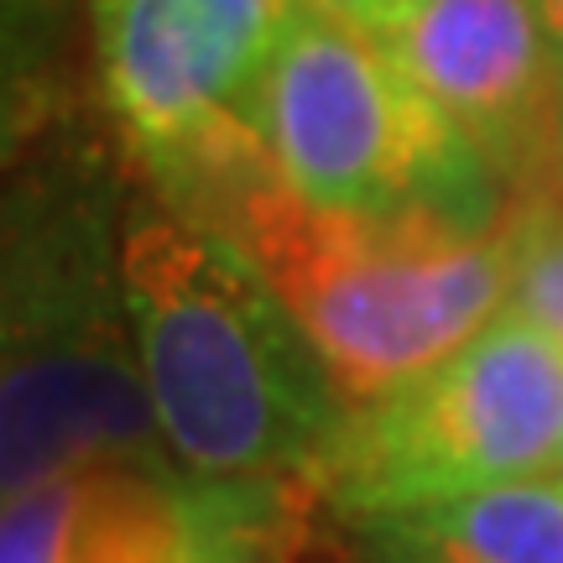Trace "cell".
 Instances as JSON below:
<instances>
[{
    "instance_id": "6da1fadb",
    "label": "cell",
    "mask_w": 563,
    "mask_h": 563,
    "mask_svg": "<svg viewBox=\"0 0 563 563\" xmlns=\"http://www.w3.org/2000/svg\"><path fill=\"white\" fill-rule=\"evenodd\" d=\"M121 308L162 449L183 475L241 496H277L302 470L319 475L344 402L230 235L178 214L131 224Z\"/></svg>"
},
{
    "instance_id": "7a4b0ae2",
    "label": "cell",
    "mask_w": 563,
    "mask_h": 563,
    "mask_svg": "<svg viewBox=\"0 0 563 563\" xmlns=\"http://www.w3.org/2000/svg\"><path fill=\"white\" fill-rule=\"evenodd\" d=\"M230 241L313 344L344 407L449 361L511 302V235L443 209L323 214L262 167L224 188ZM511 214V209H506Z\"/></svg>"
},
{
    "instance_id": "3957f363",
    "label": "cell",
    "mask_w": 563,
    "mask_h": 563,
    "mask_svg": "<svg viewBox=\"0 0 563 563\" xmlns=\"http://www.w3.org/2000/svg\"><path fill=\"white\" fill-rule=\"evenodd\" d=\"M256 131L277 178L308 209L386 220L443 209L501 224L481 194L496 178L439 115L397 53L350 21L292 0L256 95Z\"/></svg>"
},
{
    "instance_id": "277c9868",
    "label": "cell",
    "mask_w": 563,
    "mask_h": 563,
    "mask_svg": "<svg viewBox=\"0 0 563 563\" xmlns=\"http://www.w3.org/2000/svg\"><path fill=\"white\" fill-rule=\"evenodd\" d=\"M563 340L527 313H496L449 361L344 407L319 490L344 522L559 470Z\"/></svg>"
},
{
    "instance_id": "5b68a950",
    "label": "cell",
    "mask_w": 563,
    "mask_h": 563,
    "mask_svg": "<svg viewBox=\"0 0 563 563\" xmlns=\"http://www.w3.org/2000/svg\"><path fill=\"white\" fill-rule=\"evenodd\" d=\"M292 0H100L110 110L167 173L230 188L266 167L256 95Z\"/></svg>"
},
{
    "instance_id": "8992f818",
    "label": "cell",
    "mask_w": 563,
    "mask_h": 563,
    "mask_svg": "<svg viewBox=\"0 0 563 563\" xmlns=\"http://www.w3.org/2000/svg\"><path fill=\"white\" fill-rule=\"evenodd\" d=\"M386 47L511 194H559L563 58L538 0H407Z\"/></svg>"
},
{
    "instance_id": "52a82bcc",
    "label": "cell",
    "mask_w": 563,
    "mask_h": 563,
    "mask_svg": "<svg viewBox=\"0 0 563 563\" xmlns=\"http://www.w3.org/2000/svg\"><path fill=\"white\" fill-rule=\"evenodd\" d=\"M251 506L266 496L214 490L199 511L157 464H84L5 496L0 563H224Z\"/></svg>"
},
{
    "instance_id": "ba28073f",
    "label": "cell",
    "mask_w": 563,
    "mask_h": 563,
    "mask_svg": "<svg viewBox=\"0 0 563 563\" xmlns=\"http://www.w3.org/2000/svg\"><path fill=\"white\" fill-rule=\"evenodd\" d=\"M162 433L141 365L100 334L11 344L5 496L84 464H157Z\"/></svg>"
},
{
    "instance_id": "9c48e42d",
    "label": "cell",
    "mask_w": 563,
    "mask_h": 563,
    "mask_svg": "<svg viewBox=\"0 0 563 563\" xmlns=\"http://www.w3.org/2000/svg\"><path fill=\"white\" fill-rule=\"evenodd\" d=\"M365 563H563V475L355 517Z\"/></svg>"
},
{
    "instance_id": "30bf717a",
    "label": "cell",
    "mask_w": 563,
    "mask_h": 563,
    "mask_svg": "<svg viewBox=\"0 0 563 563\" xmlns=\"http://www.w3.org/2000/svg\"><path fill=\"white\" fill-rule=\"evenodd\" d=\"M511 308L563 340V194H522L506 214Z\"/></svg>"
},
{
    "instance_id": "8fae6325",
    "label": "cell",
    "mask_w": 563,
    "mask_h": 563,
    "mask_svg": "<svg viewBox=\"0 0 563 563\" xmlns=\"http://www.w3.org/2000/svg\"><path fill=\"white\" fill-rule=\"evenodd\" d=\"M308 5H319V11L350 21V26H361V32H371L382 42L397 32V21L407 11V0H308Z\"/></svg>"
},
{
    "instance_id": "7c38bea8",
    "label": "cell",
    "mask_w": 563,
    "mask_h": 563,
    "mask_svg": "<svg viewBox=\"0 0 563 563\" xmlns=\"http://www.w3.org/2000/svg\"><path fill=\"white\" fill-rule=\"evenodd\" d=\"M538 5H543V21H548L553 47H559V58H563V0H538Z\"/></svg>"
},
{
    "instance_id": "4fadbf2b",
    "label": "cell",
    "mask_w": 563,
    "mask_h": 563,
    "mask_svg": "<svg viewBox=\"0 0 563 563\" xmlns=\"http://www.w3.org/2000/svg\"><path fill=\"white\" fill-rule=\"evenodd\" d=\"M559 194H563V162H559Z\"/></svg>"
},
{
    "instance_id": "5bb4252c",
    "label": "cell",
    "mask_w": 563,
    "mask_h": 563,
    "mask_svg": "<svg viewBox=\"0 0 563 563\" xmlns=\"http://www.w3.org/2000/svg\"><path fill=\"white\" fill-rule=\"evenodd\" d=\"M559 475H563V454H559Z\"/></svg>"
}]
</instances>
